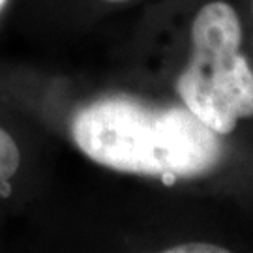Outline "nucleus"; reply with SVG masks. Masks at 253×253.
Here are the masks:
<instances>
[{
	"instance_id": "1",
	"label": "nucleus",
	"mask_w": 253,
	"mask_h": 253,
	"mask_svg": "<svg viewBox=\"0 0 253 253\" xmlns=\"http://www.w3.org/2000/svg\"><path fill=\"white\" fill-rule=\"evenodd\" d=\"M70 131L92 162L169 182L207 174L223 158L219 133L188 107H150L124 96L101 98L77 111Z\"/></svg>"
},
{
	"instance_id": "2",
	"label": "nucleus",
	"mask_w": 253,
	"mask_h": 253,
	"mask_svg": "<svg viewBox=\"0 0 253 253\" xmlns=\"http://www.w3.org/2000/svg\"><path fill=\"white\" fill-rule=\"evenodd\" d=\"M240 42L242 28L233 6H203L191 25L190 62L176 79L184 107L219 135L253 117V72L240 54Z\"/></svg>"
},
{
	"instance_id": "3",
	"label": "nucleus",
	"mask_w": 253,
	"mask_h": 253,
	"mask_svg": "<svg viewBox=\"0 0 253 253\" xmlns=\"http://www.w3.org/2000/svg\"><path fill=\"white\" fill-rule=\"evenodd\" d=\"M21 152L13 137L0 127V184L11 178L19 169Z\"/></svg>"
},
{
	"instance_id": "4",
	"label": "nucleus",
	"mask_w": 253,
	"mask_h": 253,
	"mask_svg": "<svg viewBox=\"0 0 253 253\" xmlns=\"http://www.w3.org/2000/svg\"><path fill=\"white\" fill-rule=\"evenodd\" d=\"M167 253H227V248L212 244H182L165 250Z\"/></svg>"
},
{
	"instance_id": "5",
	"label": "nucleus",
	"mask_w": 253,
	"mask_h": 253,
	"mask_svg": "<svg viewBox=\"0 0 253 253\" xmlns=\"http://www.w3.org/2000/svg\"><path fill=\"white\" fill-rule=\"evenodd\" d=\"M109 2H126V0H109Z\"/></svg>"
},
{
	"instance_id": "6",
	"label": "nucleus",
	"mask_w": 253,
	"mask_h": 253,
	"mask_svg": "<svg viewBox=\"0 0 253 253\" xmlns=\"http://www.w3.org/2000/svg\"><path fill=\"white\" fill-rule=\"evenodd\" d=\"M4 2H6V0H0V8H2V6H4Z\"/></svg>"
}]
</instances>
